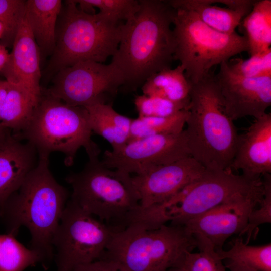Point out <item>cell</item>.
Wrapping results in <instances>:
<instances>
[{"instance_id": "cell-29", "label": "cell", "mask_w": 271, "mask_h": 271, "mask_svg": "<svg viewBox=\"0 0 271 271\" xmlns=\"http://www.w3.org/2000/svg\"><path fill=\"white\" fill-rule=\"evenodd\" d=\"M189 101L176 102L156 96L138 95L134 104L141 117H166L184 109H188Z\"/></svg>"}, {"instance_id": "cell-7", "label": "cell", "mask_w": 271, "mask_h": 271, "mask_svg": "<svg viewBox=\"0 0 271 271\" xmlns=\"http://www.w3.org/2000/svg\"><path fill=\"white\" fill-rule=\"evenodd\" d=\"M262 178L249 179L234 173L231 169H206L196 181L164 204L144 209L145 222L153 228L171 222L183 226L193 219L223 203L237 198H262Z\"/></svg>"}, {"instance_id": "cell-4", "label": "cell", "mask_w": 271, "mask_h": 271, "mask_svg": "<svg viewBox=\"0 0 271 271\" xmlns=\"http://www.w3.org/2000/svg\"><path fill=\"white\" fill-rule=\"evenodd\" d=\"M124 23H114L99 12L86 13L78 9L75 0L65 1L47 72L55 74L81 61L105 62L118 49Z\"/></svg>"}, {"instance_id": "cell-3", "label": "cell", "mask_w": 271, "mask_h": 271, "mask_svg": "<svg viewBox=\"0 0 271 271\" xmlns=\"http://www.w3.org/2000/svg\"><path fill=\"white\" fill-rule=\"evenodd\" d=\"M190 86L185 130L191 156L207 170L231 169L239 134L225 110L214 76L210 74Z\"/></svg>"}, {"instance_id": "cell-5", "label": "cell", "mask_w": 271, "mask_h": 271, "mask_svg": "<svg viewBox=\"0 0 271 271\" xmlns=\"http://www.w3.org/2000/svg\"><path fill=\"white\" fill-rule=\"evenodd\" d=\"M92 133L84 107L67 104L42 89L28 123L19 134L38 155L49 157L52 152H61L65 164L70 166L82 147L89 159L98 158L100 149L92 140Z\"/></svg>"}, {"instance_id": "cell-38", "label": "cell", "mask_w": 271, "mask_h": 271, "mask_svg": "<svg viewBox=\"0 0 271 271\" xmlns=\"http://www.w3.org/2000/svg\"><path fill=\"white\" fill-rule=\"evenodd\" d=\"M9 56V53L6 49V47L1 45L0 47V71L4 67L7 62Z\"/></svg>"}, {"instance_id": "cell-28", "label": "cell", "mask_w": 271, "mask_h": 271, "mask_svg": "<svg viewBox=\"0 0 271 271\" xmlns=\"http://www.w3.org/2000/svg\"><path fill=\"white\" fill-rule=\"evenodd\" d=\"M193 236L199 252H187L180 266L186 271H226L223 260L211 242L201 235Z\"/></svg>"}, {"instance_id": "cell-27", "label": "cell", "mask_w": 271, "mask_h": 271, "mask_svg": "<svg viewBox=\"0 0 271 271\" xmlns=\"http://www.w3.org/2000/svg\"><path fill=\"white\" fill-rule=\"evenodd\" d=\"M39 263L43 266L36 251L25 247L12 235L0 234V271H24Z\"/></svg>"}, {"instance_id": "cell-23", "label": "cell", "mask_w": 271, "mask_h": 271, "mask_svg": "<svg viewBox=\"0 0 271 271\" xmlns=\"http://www.w3.org/2000/svg\"><path fill=\"white\" fill-rule=\"evenodd\" d=\"M38 99L23 87L9 83L1 113V125L20 134L28 124Z\"/></svg>"}, {"instance_id": "cell-6", "label": "cell", "mask_w": 271, "mask_h": 271, "mask_svg": "<svg viewBox=\"0 0 271 271\" xmlns=\"http://www.w3.org/2000/svg\"><path fill=\"white\" fill-rule=\"evenodd\" d=\"M194 236L183 226L163 224L148 229L138 223L113 230L100 258L116 262L128 271H166L179 267L196 248Z\"/></svg>"}, {"instance_id": "cell-19", "label": "cell", "mask_w": 271, "mask_h": 271, "mask_svg": "<svg viewBox=\"0 0 271 271\" xmlns=\"http://www.w3.org/2000/svg\"><path fill=\"white\" fill-rule=\"evenodd\" d=\"M62 2L61 0H27L25 17L42 53L51 55Z\"/></svg>"}, {"instance_id": "cell-30", "label": "cell", "mask_w": 271, "mask_h": 271, "mask_svg": "<svg viewBox=\"0 0 271 271\" xmlns=\"http://www.w3.org/2000/svg\"><path fill=\"white\" fill-rule=\"evenodd\" d=\"M231 70L246 78L271 76V48L251 56L248 59H232L228 61Z\"/></svg>"}, {"instance_id": "cell-26", "label": "cell", "mask_w": 271, "mask_h": 271, "mask_svg": "<svg viewBox=\"0 0 271 271\" xmlns=\"http://www.w3.org/2000/svg\"><path fill=\"white\" fill-rule=\"evenodd\" d=\"M188 110L184 109L166 117H141L133 119L127 142L150 136L182 132L186 125Z\"/></svg>"}, {"instance_id": "cell-24", "label": "cell", "mask_w": 271, "mask_h": 271, "mask_svg": "<svg viewBox=\"0 0 271 271\" xmlns=\"http://www.w3.org/2000/svg\"><path fill=\"white\" fill-rule=\"evenodd\" d=\"M241 22L250 56L270 48V0L255 1L251 11Z\"/></svg>"}, {"instance_id": "cell-33", "label": "cell", "mask_w": 271, "mask_h": 271, "mask_svg": "<svg viewBox=\"0 0 271 271\" xmlns=\"http://www.w3.org/2000/svg\"><path fill=\"white\" fill-rule=\"evenodd\" d=\"M262 177L263 197L257 208H254L249 214L245 227L239 234V237L247 235L246 243L259 225L271 223V175L267 174Z\"/></svg>"}, {"instance_id": "cell-14", "label": "cell", "mask_w": 271, "mask_h": 271, "mask_svg": "<svg viewBox=\"0 0 271 271\" xmlns=\"http://www.w3.org/2000/svg\"><path fill=\"white\" fill-rule=\"evenodd\" d=\"M206 170L192 157L188 156L132 176L139 197V208L165 203L199 179Z\"/></svg>"}, {"instance_id": "cell-35", "label": "cell", "mask_w": 271, "mask_h": 271, "mask_svg": "<svg viewBox=\"0 0 271 271\" xmlns=\"http://www.w3.org/2000/svg\"><path fill=\"white\" fill-rule=\"evenodd\" d=\"M255 1L252 0H214L213 3H220L227 6V8L234 10L244 17L251 11Z\"/></svg>"}, {"instance_id": "cell-32", "label": "cell", "mask_w": 271, "mask_h": 271, "mask_svg": "<svg viewBox=\"0 0 271 271\" xmlns=\"http://www.w3.org/2000/svg\"><path fill=\"white\" fill-rule=\"evenodd\" d=\"M99 13L116 23L126 22L135 16L140 8L137 0H89Z\"/></svg>"}, {"instance_id": "cell-11", "label": "cell", "mask_w": 271, "mask_h": 271, "mask_svg": "<svg viewBox=\"0 0 271 271\" xmlns=\"http://www.w3.org/2000/svg\"><path fill=\"white\" fill-rule=\"evenodd\" d=\"M124 83L122 74L111 63L81 61L55 74L47 91L67 104L85 107L98 101L109 103Z\"/></svg>"}, {"instance_id": "cell-17", "label": "cell", "mask_w": 271, "mask_h": 271, "mask_svg": "<svg viewBox=\"0 0 271 271\" xmlns=\"http://www.w3.org/2000/svg\"><path fill=\"white\" fill-rule=\"evenodd\" d=\"M230 168L241 170L243 175L251 179L270 174V113L255 118L246 131L239 135Z\"/></svg>"}, {"instance_id": "cell-42", "label": "cell", "mask_w": 271, "mask_h": 271, "mask_svg": "<svg viewBox=\"0 0 271 271\" xmlns=\"http://www.w3.org/2000/svg\"><path fill=\"white\" fill-rule=\"evenodd\" d=\"M1 45L0 44V47H1Z\"/></svg>"}, {"instance_id": "cell-1", "label": "cell", "mask_w": 271, "mask_h": 271, "mask_svg": "<svg viewBox=\"0 0 271 271\" xmlns=\"http://www.w3.org/2000/svg\"><path fill=\"white\" fill-rule=\"evenodd\" d=\"M140 8L124 23L118 49L111 63L121 73L122 87L133 91L152 75L171 68L176 41L171 26L175 9L167 1L140 0Z\"/></svg>"}, {"instance_id": "cell-40", "label": "cell", "mask_w": 271, "mask_h": 271, "mask_svg": "<svg viewBox=\"0 0 271 271\" xmlns=\"http://www.w3.org/2000/svg\"><path fill=\"white\" fill-rule=\"evenodd\" d=\"M10 133L12 132L9 130L0 128V140L5 137Z\"/></svg>"}, {"instance_id": "cell-20", "label": "cell", "mask_w": 271, "mask_h": 271, "mask_svg": "<svg viewBox=\"0 0 271 271\" xmlns=\"http://www.w3.org/2000/svg\"><path fill=\"white\" fill-rule=\"evenodd\" d=\"M84 107L92 132L107 141L112 150L127 143L133 119L118 113L110 103L98 101Z\"/></svg>"}, {"instance_id": "cell-36", "label": "cell", "mask_w": 271, "mask_h": 271, "mask_svg": "<svg viewBox=\"0 0 271 271\" xmlns=\"http://www.w3.org/2000/svg\"><path fill=\"white\" fill-rule=\"evenodd\" d=\"M9 87V83L8 81L6 80H0V128L4 129H5L2 127L1 125V113L3 103L8 91Z\"/></svg>"}, {"instance_id": "cell-25", "label": "cell", "mask_w": 271, "mask_h": 271, "mask_svg": "<svg viewBox=\"0 0 271 271\" xmlns=\"http://www.w3.org/2000/svg\"><path fill=\"white\" fill-rule=\"evenodd\" d=\"M223 260L240 264L255 271H271V244L251 246L239 237L232 241L227 251L216 250Z\"/></svg>"}, {"instance_id": "cell-13", "label": "cell", "mask_w": 271, "mask_h": 271, "mask_svg": "<svg viewBox=\"0 0 271 271\" xmlns=\"http://www.w3.org/2000/svg\"><path fill=\"white\" fill-rule=\"evenodd\" d=\"M214 78L225 110L233 121L246 116L256 118L266 113L271 105V76L242 77L224 62Z\"/></svg>"}, {"instance_id": "cell-21", "label": "cell", "mask_w": 271, "mask_h": 271, "mask_svg": "<svg viewBox=\"0 0 271 271\" xmlns=\"http://www.w3.org/2000/svg\"><path fill=\"white\" fill-rule=\"evenodd\" d=\"M175 9L192 11L200 20L212 29L226 34H232L241 23L244 16L227 7L213 5L211 0L167 1Z\"/></svg>"}, {"instance_id": "cell-8", "label": "cell", "mask_w": 271, "mask_h": 271, "mask_svg": "<svg viewBox=\"0 0 271 271\" xmlns=\"http://www.w3.org/2000/svg\"><path fill=\"white\" fill-rule=\"evenodd\" d=\"M128 174L106 167L99 158L89 159L78 172L68 175L70 199L99 220L125 228L140 206L138 193Z\"/></svg>"}, {"instance_id": "cell-16", "label": "cell", "mask_w": 271, "mask_h": 271, "mask_svg": "<svg viewBox=\"0 0 271 271\" xmlns=\"http://www.w3.org/2000/svg\"><path fill=\"white\" fill-rule=\"evenodd\" d=\"M40 49L24 16L12 45L7 62L0 73L9 83L20 85L38 99L42 89Z\"/></svg>"}, {"instance_id": "cell-15", "label": "cell", "mask_w": 271, "mask_h": 271, "mask_svg": "<svg viewBox=\"0 0 271 271\" xmlns=\"http://www.w3.org/2000/svg\"><path fill=\"white\" fill-rule=\"evenodd\" d=\"M262 199L244 197L223 203L188 220L183 226L189 233L207 239L216 250L221 249L228 238L241 233L249 214Z\"/></svg>"}, {"instance_id": "cell-39", "label": "cell", "mask_w": 271, "mask_h": 271, "mask_svg": "<svg viewBox=\"0 0 271 271\" xmlns=\"http://www.w3.org/2000/svg\"><path fill=\"white\" fill-rule=\"evenodd\" d=\"M5 33V28L3 23L0 21V40H3Z\"/></svg>"}, {"instance_id": "cell-10", "label": "cell", "mask_w": 271, "mask_h": 271, "mask_svg": "<svg viewBox=\"0 0 271 271\" xmlns=\"http://www.w3.org/2000/svg\"><path fill=\"white\" fill-rule=\"evenodd\" d=\"M112 230L69 199L52 241L57 271H72L100 258Z\"/></svg>"}, {"instance_id": "cell-9", "label": "cell", "mask_w": 271, "mask_h": 271, "mask_svg": "<svg viewBox=\"0 0 271 271\" xmlns=\"http://www.w3.org/2000/svg\"><path fill=\"white\" fill-rule=\"evenodd\" d=\"M173 29L176 48L174 60L184 69L190 84L209 76L211 68L248 50L245 36L226 34L210 27L192 11L177 9Z\"/></svg>"}, {"instance_id": "cell-22", "label": "cell", "mask_w": 271, "mask_h": 271, "mask_svg": "<svg viewBox=\"0 0 271 271\" xmlns=\"http://www.w3.org/2000/svg\"><path fill=\"white\" fill-rule=\"evenodd\" d=\"M190 89V84L181 65L174 69H164L152 75L141 86L144 95L176 102L189 101Z\"/></svg>"}, {"instance_id": "cell-37", "label": "cell", "mask_w": 271, "mask_h": 271, "mask_svg": "<svg viewBox=\"0 0 271 271\" xmlns=\"http://www.w3.org/2000/svg\"><path fill=\"white\" fill-rule=\"evenodd\" d=\"M226 268L230 271H255L240 264L227 260L225 264Z\"/></svg>"}, {"instance_id": "cell-18", "label": "cell", "mask_w": 271, "mask_h": 271, "mask_svg": "<svg viewBox=\"0 0 271 271\" xmlns=\"http://www.w3.org/2000/svg\"><path fill=\"white\" fill-rule=\"evenodd\" d=\"M38 161L35 148L20 134L10 133L0 140V209Z\"/></svg>"}, {"instance_id": "cell-12", "label": "cell", "mask_w": 271, "mask_h": 271, "mask_svg": "<svg viewBox=\"0 0 271 271\" xmlns=\"http://www.w3.org/2000/svg\"><path fill=\"white\" fill-rule=\"evenodd\" d=\"M191 156L185 129L175 134L150 136L104 152L108 168L131 175H141L158 166Z\"/></svg>"}, {"instance_id": "cell-34", "label": "cell", "mask_w": 271, "mask_h": 271, "mask_svg": "<svg viewBox=\"0 0 271 271\" xmlns=\"http://www.w3.org/2000/svg\"><path fill=\"white\" fill-rule=\"evenodd\" d=\"M72 271H128L113 261L99 258L91 263L79 265Z\"/></svg>"}, {"instance_id": "cell-41", "label": "cell", "mask_w": 271, "mask_h": 271, "mask_svg": "<svg viewBox=\"0 0 271 271\" xmlns=\"http://www.w3.org/2000/svg\"><path fill=\"white\" fill-rule=\"evenodd\" d=\"M166 271H186L182 267H175L171 268Z\"/></svg>"}, {"instance_id": "cell-31", "label": "cell", "mask_w": 271, "mask_h": 271, "mask_svg": "<svg viewBox=\"0 0 271 271\" xmlns=\"http://www.w3.org/2000/svg\"><path fill=\"white\" fill-rule=\"evenodd\" d=\"M26 1L0 0V21L5 28L2 45L12 46L18 28L23 20Z\"/></svg>"}, {"instance_id": "cell-2", "label": "cell", "mask_w": 271, "mask_h": 271, "mask_svg": "<svg viewBox=\"0 0 271 271\" xmlns=\"http://www.w3.org/2000/svg\"><path fill=\"white\" fill-rule=\"evenodd\" d=\"M49 163V156L38 155L35 167L0 209L7 234L15 237L21 226L29 230L30 248L41 255L45 269L54 259L52 241L69 197Z\"/></svg>"}]
</instances>
